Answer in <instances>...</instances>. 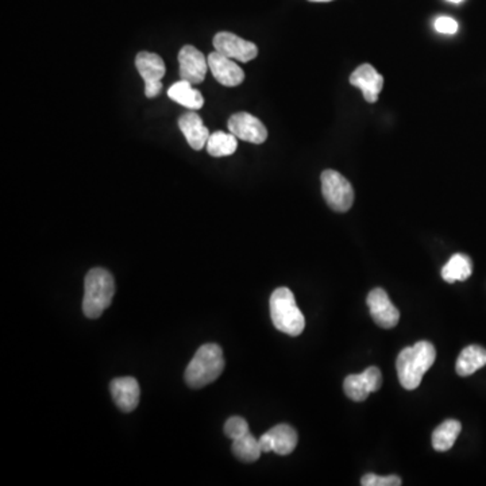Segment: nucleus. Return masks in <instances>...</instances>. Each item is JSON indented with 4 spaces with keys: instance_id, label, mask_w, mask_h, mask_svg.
Instances as JSON below:
<instances>
[{
    "instance_id": "nucleus-13",
    "label": "nucleus",
    "mask_w": 486,
    "mask_h": 486,
    "mask_svg": "<svg viewBox=\"0 0 486 486\" xmlns=\"http://www.w3.org/2000/svg\"><path fill=\"white\" fill-rule=\"evenodd\" d=\"M179 127L181 133L184 134L185 140L195 150H202L207 145L208 138L211 135L210 131L205 127L202 118L194 110L185 112L180 118Z\"/></svg>"
},
{
    "instance_id": "nucleus-1",
    "label": "nucleus",
    "mask_w": 486,
    "mask_h": 486,
    "mask_svg": "<svg viewBox=\"0 0 486 486\" xmlns=\"http://www.w3.org/2000/svg\"><path fill=\"white\" fill-rule=\"evenodd\" d=\"M436 359V350L428 341H420L401 350L396 359L398 382L407 390H415L420 385L424 374Z\"/></svg>"
},
{
    "instance_id": "nucleus-14",
    "label": "nucleus",
    "mask_w": 486,
    "mask_h": 486,
    "mask_svg": "<svg viewBox=\"0 0 486 486\" xmlns=\"http://www.w3.org/2000/svg\"><path fill=\"white\" fill-rule=\"evenodd\" d=\"M135 66L146 84L158 83L166 74V64L158 54L141 51L135 58Z\"/></svg>"
},
{
    "instance_id": "nucleus-10",
    "label": "nucleus",
    "mask_w": 486,
    "mask_h": 486,
    "mask_svg": "<svg viewBox=\"0 0 486 486\" xmlns=\"http://www.w3.org/2000/svg\"><path fill=\"white\" fill-rule=\"evenodd\" d=\"M208 68L212 72L218 83L225 87H238L245 80V72L242 71L231 58L218 51H212L207 58Z\"/></svg>"
},
{
    "instance_id": "nucleus-27",
    "label": "nucleus",
    "mask_w": 486,
    "mask_h": 486,
    "mask_svg": "<svg viewBox=\"0 0 486 486\" xmlns=\"http://www.w3.org/2000/svg\"><path fill=\"white\" fill-rule=\"evenodd\" d=\"M161 89H162L161 81H158V83L146 84L145 86L146 97H149V99H153V97H156L157 95H159V92H161Z\"/></svg>"
},
{
    "instance_id": "nucleus-2",
    "label": "nucleus",
    "mask_w": 486,
    "mask_h": 486,
    "mask_svg": "<svg viewBox=\"0 0 486 486\" xmlns=\"http://www.w3.org/2000/svg\"><path fill=\"white\" fill-rule=\"evenodd\" d=\"M223 369L225 359L222 347L216 343L203 344L185 369V382L188 387L199 390L215 382Z\"/></svg>"
},
{
    "instance_id": "nucleus-21",
    "label": "nucleus",
    "mask_w": 486,
    "mask_h": 486,
    "mask_svg": "<svg viewBox=\"0 0 486 486\" xmlns=\"http://www.w3.org/2000/svg\"><path fill=\"white\" fill-rule=\"evenodd\" d=\"M231 449L234 455L242 462H256L262 454L258 439L254 438L251 432L241 438L234 439Z\"/></svg>"
},
{
    "instance_id": "nucleus-11",
    "label": "nucleus",
    "mask_w": 486,
    "mask_h": 486,
    "mask_svg": "<svg viewBox=\"0 0 486 486\" xmlns=\"http://www.w3.org/2000/svg\"><path fill=\"white\" fill-rule=\"evenodd\" d=\"M350 84L361 89L367 103H375L384 87V77L369 64H362L350 76Z\"/></svg>"
},
{
    "instance_id": "nucleus-26",
    "label": "nucleus",
    "mask_w": 486,
    "mask_h": 486,
    "mask_svg": "<svg viewBox=\"0 0 486 486\" xmlns=\"http://www.w3.org/2000/svg\"><path fill=\"white\" fill-rule=\"evenodd\" d=\"M436 29L442 35H455L458 32L457 20L450 17H441L436 20Z\"/></svg>"
},
{
    "instance_id": "nucleus-18",
    "label": "nucleus",
    "mask_w": 486,
    "mask_h": 486,
    "mask_svg": "<svg viewBox=\"0 0 486 486\" xmlns=\"http://www.w3.org/2000/svg\"><path fill=\"white\" fill-rule=\"evenodd\" d=\"M473 274L472 259L467 254H454L442 269V279L449 284L467 282Z\"/></svg>"
},
{
    "instance_id": "nucleus-17",
    "label": "nucleus",
    "mask_w": 486,
    "mask_h": 486,
    "mask_svg": "<svg viewBox=\"0 0 486 486\" xmlns=\"http://www.w3.org/2000/svg\"><path fill=\"white\" fill-rule=\"evenodd\" d=\"M168 96L174 102L184 105L188 110H194V112L200 110L204 104V97L200 94V91L195 89L191 83H188L184 80L177 81L168 89Z\"/></svg>"
},
{
    "instance_id": "nucleus-9",
    "label": "nucleus",
    "mask_w": 486,
    "mask_h": 486,
    "mask_svg": "<svg viewBox=\"0 0 486 486\" xmlns=\"http://www.w3.org/2000/svg\"><path fill=\"white\" fill-rule=\"evenodd\" d=\"M228 130L239 140L261 145L266 141L267 130L264 123L248 112H236L228 120Z\"/></svg>"
},
{
    "instance_id": "nucleus-8",
    "label": "nucleus",
    "mask_w": 486,
    "mask_h": 486,
    "mask_svg": "<svg viewBox=\"0 0 486 486\" xmlns=\"http://www.w3.org/2000/svg\"><path fill=\"white\" fill-rule=\"evenodd\" d=\"M179 66L180 77L192 86L202 84L210 69L204 54L192 45L182 46L179 53Z\"/></svg>"
},
{
    "instance_id": "nucleus-25",
    "label": "nucleus",
    "mask_w": 486,
    "mask_h": 486,
    "mask_svg": "<svg viewBox=\"0 0 486 486\" xmlns=\"http://www.w3.org/2000/svg\"><path fill=\"white\" fill-rule=\"evenodd\" d=\"M365 382H366L367 387H369L370 392H377L380 388L382 387V370L375 366L367 367L364 373Z\"/></svg>"
},
{
    "instance_id": "nucleus-16",
    "label": "nucleus",
    "mask_w": 486,
    "mask_h": 486,
    "mask_svg": "<svg viewBox=\"0 0 486 486\" xmlns=\"http://www.w3.org/2000/svg\"><path fill=\"white\" fill-rule=\"evenodd\" d=\"M486 365V350L483 347L472 344L467 349L462 350L461 354L458 357L455 370L458 375L467 377V375L474 374L477 370Z\"/></svg>"
},
{
    "instance_id": "nucleus-5",
    "label": "nucleus",
    "mask_w": 486,
    "mask_h": 486,
    "mask_svg": "<svg viewBox=\"0 0 486 486\" xmlns=\"http://www.w3.org/2000/svg\"><path fill=\"white\" fill-rule=\"evenodd\" d=\"M320 179L321 192L331 210L336 212H347L353 207V185L350 184L346 177L342 176L339 172L328 169L321 174Z\"/></svg>"
},
{
    "instance_id": "nucleus-20",
    "label": "nucleus",
    "mask_w": 486,
    "mask_h": 486,
    "mask_svg": "<svg viewBox=\"0 0 486 486\" xmlns=\"http://www.w3.org/2000/svg\"><path fill=\"white\" fill-rule=\"evenodd\" d=\"M208 154L212 157H228L235 153L238 148V141L233 133H223V131H215L208 138L207 145Z\"/></svg>"
},
{
    "instance_id": "nucleus-23",
    "label": "nucleus",
    "mask_w": 486,
    "mask_h": 486,
    "mask_svg": "<svg viewBox=\"0 0 486 486\" xmlns=\"http://www.w3.org/2000/svg\"><path fill=\"white\" fill-rule=\"evenodd\" d=\"M249 424L248 421L243 418H239V416H233V418L228 419L225 424V434L230 439H238L241 436H246L249 434Z\"/></svg>"
},
{
    "instance_id": "nucleus-24",
    "label": "nucleus",
    "mask_w": 486,
    "mask_h": 486,
    "mask_svg": "<svg viewBox=\"0 0 486 486\" xmlns=\"http://www.w3.org/2000/svg\"><path fill=\"white\" fill-rule=\"evenodd\" d=\"M362 486H400L401 478L397 475H387L382 477L377 474H366L361 478Z\"/></svg>"
},
{
    "instance_id": "nucleus-3",
    "label": "nucleus",
    "mask_w": 486,
    "mask_h": 486,
    "mask_svg": "<svg viewBox=\"0 0 486 486\" xmlns=\"http://www.w3.org/2000/svg\"><path fill=\"white\" fill-rule=\"evenodd\" d=\"M115 295L114 277L108 270L94 267L89 270L84 282V315L97 319L112 305Z\"/></svg>"
},
{
    "instance_id": "nucleus-19",
    "label": "nucleus",
    "mask_w": 486,
    "mask_h": 486,
    "mask_svg": "<svg viewBox=\"0 0 486 486\" xmlns=\"http://www.w3.org/2000/svg\"><path fill=\"white\" fill-rule=\"evenodd\" d=\"M461 423L454 419L444 421L432 434V446L436 451H449L461 434Z\"/></svg>"
},
{
    "instance_id": "nucleus-28",
    "label": "nucleus",
    "mask_w": 486,
    "mask_h": 486,
    "mask_svg": "<svg viewBox=\"0 0 486 486\" xmlns=\"http://www.w3.org/2000/svg\"><path fill=\"white\" fill-rule=\"evenodd\" d=\"M310 2H313V4H324V2H333V0H310Z\"/></svg>"
},
{
    "instance_id": "nucleus-4",
    "label": "nucleus",
    "mask_w": 486,
    "mask_h": 486,
    "mask_svg": "<svg viewBox=\"0 0 486 486\" xmlns=\"http://www.w3.org/2000/svg\"><path fill=\"white\" fill-rule=\"evenodd\" d=\"M270 316L274 328L290 336L305 331V319L296 305L295 296L288 288H277L270 296Z\"/></svg>"
},
{
    "instance_id": "nucleus-29",
    "label": "nucleus",
    "mask_w": 486,
    "mask_h": 486,
    "mask_svg": "<svg viewBox=\"0 0 486 486\" xmlns=\"http://www.w3.org/2000/svg\"><path fill=\"white\" fill-rule=\"evenodd\" d=\"M449 2H451V4H461L464 0H449Z\"/></svg>"
},
{
    "instance_id": "nucleus-6",
    "label": "nucleus",
    "mask_w": 486,
    "mask_h": 486,
    "mask_svg": "<svg viewBox=\"0 0 486 486\" xmlns=\"http://www.w3.org/2000/svg\"><path fill=\"white\" fill-rule=\"evenodd\" d=\"M213 48L226 58L241 61V63H249L258 56V48L256 43L243 40L233 33H218L213 37Z\"/></svg>"
},
{
    "instance_id": "nucleus-12",
    "label": "nucleus",
    "mask_w": 486,
    "mask_h": 486,
    "mask_svg": "<svg viewBox=\"0 0 486 486\" xmlns=\"http://www.w3.org/2000/svg\"><path fill=\"white\" fill-rule=\"evenodd\" d=\"M110 390H112V398L120 411L127 413L137 408L138 403H140L141 390L135 378H115L110 385Z\"/></svg>"
},
{
    "instance_id": "nucleus-22",
    "label": "nucleus",
    "mask_w": 486,
    "mask_h": 486,
    "mask_svg": "<svg viewBox=\"0 0 486 486\" xmlns=\"http://www.w3.org/2000/svg\"><path fill=\"white\" fill-rule=\"evenodd\" d=\"M343 390L350 400L357 401V403L366 400L370 393H372L369 387H367L366 382H365L362 373L361 374L347 375L344 378Z\"/></svg>"
},
{
    "instance_id": "nucleus-7",
    "label": "nucleus",
    "mask_w": 486,
    "mask_h": 486,
    "mask_svg": "<svg viewBox=\"0 0 486 486\" xmlns=\"http://www.w3.org/2000/svg\"><path fill=\"white\" fill-rule=\"evenodd\" d=\"M367 307H369L370 315L378 328L390 330L397 326L400 320V312L396 305L390 302V296L382 288H374L367 295Z\"/></svg>"
},
{
    "instance_id": "nucleus-15",
    "label": "nucleus",
    "mask_w": 486,
    "mask_h": 486,
    "mask_svg": "<svg viewBox=\"0 0 486 486\" xmlns=\"http://www.w3.org/2000/svg\"><path fill=\"white\" fill-rule=\"evenodd\" d=\"M266 436L272 444V451L279 455H289L299 441L297 432L288 424L274 426L266 432Z\"/></svg>"
}]
</instances>
